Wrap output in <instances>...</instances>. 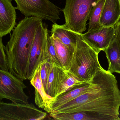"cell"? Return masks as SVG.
Returning <instances> with one entry per match:
<instances>
[{
	"label": "cell",
	"mask_w": 120,
	"mask_h": 120,
	"mask_svg": "<svg viewBox=\"0 0 120 120\" xmlns=\"http://www.w3.org/2000/svg\"><path fill=\"white\" fill-rule=\"evenodd\" d=\"M16 9L25 17H34L53 23L60 19L61 9L49 0H14Z\"/></svg>",
	"instance_id": "cell-5"
},
{
	"label": "cell",
	"mask_w": 120,
	"mask_h": 120,
	"mask_svg": "<svg viewBox=\"0 0 120 120\" xmlns=\"http://www.w3.org/2000/svg\"><path fill=\"white\" fill-rule=\"evenodd\" d=\"M42 20L36 17H25L13 30L5 46L8 71L23 80H27L30 52L37 30Z\"/></svg>",
	"instance_id": "cell-2"
},
{
	"label": "cell",
	"mask_w": 120,
	"mask_h": 120,
	"mask_svg": "<svg viewBox=\"0 0 120 120\" xmlns=\"http://www.w3.org/2000/svg\"><path fill=\"white\" fill-rule=\"evenodd\" d=\"M23 81L8 70L0 68V101L7 99L14 103L29 104V97L24 91L27 87Z\"/></svg>",
	"instance_id": "cell-6"
},
{
	"label": "cell",
	"mask_w": 120,
	"mask_h": 120,
	"mask_svg": "<svg viewBox=\"0 0 120 120\" xmlns=\"http://www.w3.org/2000/svg\"><path fill=\"white\" fill-rule=\"evenodd\" d=\"M51 37L62 68L65 71H68L71 65L73 53L58 38L51 35Z\"/></svg>",
	"instance_id": "cell-16"
},
{
	"label": "cell",
	"mask_w": 120,
	"mask_h": 120,
	"mask_svg": "<svg viewBox=\"0 0 120 120\" xmlns=\"http://www.w3.org/2000/svg\"><path fill=\"white\" fill-rule=\"evenodd\" d=\"M86 82H87L82 81L68 71H66L65 76L60 85L57 97L76 86Z\"/></svg>",
	"instance_id": "cell-20"
},
{
	"label": "cell",
	"mask_w": 120,
	"mask_h": 120,
	"mask_svg": "<svg viewBox=\"0 0 120 120\" xmlns=\"http://www.w3.org/2000/svg\"><path fill=\"white\" fill-rule=\"evenodd\" d=\"M47 116L46 112L39 110L33 104L0 101V120H41Z\"/></svg>",
	"instance_id": "cell-7"
},
{
	"label": "cell",
	"mask_w": 120,
	"mask_h": 120,
	"mask_svg": "<svg viewBox=\"0 0 120 120\" xmlns=\"http://www.w3.org/2000/svg\"><path fill=\"white\" fill-rule=\"evenodd\" d=\"M98 86L60 106L52 112L88 111L99 120H119L120 91L115 76L103 68L97 73Z\"/></svg>",
	"instance_id": "cell-1"
},
{
	"label": "cell",
	"mask_w": 120,
	"mask_h": 120,
	"mask_svg": "<svg viewBox=\"0 0 120 120\" xmlns=\"http://www.w3.org/2000/svg\"><path fill=\"white\" fill-rule=\"evenodd\" d=\"M3 37L0 35V68L5 70H8L5 51V46L3 43Z\"/></svg>",
	"instance_id": "cell-23"
},
{
	"label": "cell",
	"mask_w": 120,
	"mask_h": 120,
	"mask_svg": "<svg viewBox=\"0 0 120 120\" xmlns=\"http://www.w3.org/2000/svg\"><path fill=\"white\" fill-rule=\"evenodd\" d=\"M51 35L56 37L66 45L73 53L76 44V33L70 30L65 24L52 25Z\"/></svg>",
	"instance_id": "cell-14"
},
{
	"label": "cell",
	"mask_w": 120,
	"mask_h": 120,
	"mask_svg": "<svg viewBox=\"0 0 120 120\" xmlns=\"http://www.w3.org/2000/svg\"><path fill=\"white\" fill-rule=\"evenodd\" d=\"M12 0H0V35L10 34L16 25V8Z\"/></svg>",
	"instance_id": "cell-11"
},
{
	"label": "cell",
	"mask_w": 120,
	"mask_h": 120,
	"mask_svg": "<svg viewBox=\"0 0 120 120\" xmlns=\"http://www.w3.org/2000/svg\"><path fill=\"white\" fill-rule=\"evenodd\" d=\"M66 75V71L53 63L48 79L45 92L53 98L57 97L60 85Z\"/></svg>",
	"instance_id": "cell-15"
},
{
	"label": "cell",
	"mask_w": 120,
	"mask_h": 120,
	"mask_svg": "<svg viewBox=\"0 0 120 120\" xmlns=\"http://www.w3.org/2000/svg\"><path fill=\"white\" fill-rule=\"evenodd\" d=\"M104 51L108 62V71L112 73H116L120 74V52L115 37Z\"/></svg>",
	"instance_id": "cell-17"
},
{
	"label": "cell",
	"mask_w": 120,
	"mask_h": 120,
	"mask_svg": "<svg viewBox=\"0 0 120 120\" xmlns=\"http://www.w3.org/2000/svg\"><path fill=\"white\" fill-rule=\"evenodd\" d=\"M97 86L98 79L96 73L91 82H86L76 86L69 91L57 97L51 105V112L82 94L94 90Z\"/></svg>",
	"instance_id": "cell-10"
},
{
	"label": "cell",
	"mask_w": 120,
	"mask_h": 120,
	"mask_svg": "<svg viewBox=\"0 0 120 120\" xmlns=\"http://www.w3.org/2000/svg\"><path fill=\"white\" fill-rule=\"evenodd\" d=\"M104 2L105 0H98L92 8L89 17V22L87 31L96 30L101 27L100 20Z\"/></svg>",
	"instance_id": "cell-19"
},
{
	"label": "cell",
	"mask_w": 120,
	"mask_h": 120,
	"mask_svg": "<svg viewBox=\"0 0 120 120\" xmlns=\"http://www.w3.org/2000/svg\"><path fill=\"white\" fill-rule=\"evenodd\" d=\"M98 0H66L62 11L66 26L76 33L82 34L85 31L91 11Z\"/></svg>",
	"instance_id": "cell-4"
},
{
	"label": "cell",
	"mask_w": 120,
	"mask_h": 120,
	"mask_svg": "<svg viewBox=\"0 0 120 120\" xmlns=\"http://www.w3.org/2000/svg\"><path fill=\"white\" fill-rule=\"evenodd\" d=\"M120 20V0H105L100 20L101 26L115 27Z\"/></svg>",
	"instance_id": "cell-13"
},
{
	"label": "cell",
	"mask_w": 120,
	"mask_h": 120,
	"mask_svg": "<svg viewBox=\"0 0 120 120\" xmlns=\"http://www.w3.org/2000/svg\"><path fill=\"white\" fill-rule=\"evenodd\" d=\"M30 82L35 89L34 101L36 105L47 112H51L50 105L55 99L47 95L45 91L40 76L39 65Z\"/></svg>",
	"instance_id": "cell-12"
},
{
	"label": "cell",
	"mask_w": 120,
	"mask_h": 120,
	"mask_svg": "<svg viewBox=\"0 0 120 120\" xmlns=\"http://www.w3.org/2000/svg\"><path fill=\"white\" fill-rule=\"evenodd\" d=\"M50 116L57 120H99L94 113L88 111L72 112L50 113Z\"/></svg>",
	"instance_id": "cell-18"
},
{
	"label": "cell",
	"mask_w": 120,
	"mask_h": 120,
	"mask_svg": "<svg viewBox=\"0 0 120 120\" xmlns=\"http://www.w3.org/2000/svg\"><path fill=\"white\" fill-rule=\"evenodd\" d=\"M115 39L120 52V20L116 26Z\"/></svg>",
	"instance_id": "cell-24"
},
{
	"label": "cell",
	"mask_w": 120,
	"mask_h": 120,
	"mask_svg": "<svg viewBox=\"0 0 120 120\" xmlns=\"http://www.w3.org/2000/svg\"><path fill=\"white\" fill-rule=\"evenodd\" d=\"M75 33L76 46L68 71L82 81L90 82L97 73L103 68L99 61V53L84 40L79 34Z\"/></svg>",
	"instance_id": "cell-3"
},
{
	"label": "cell",
	"mask_w": 120,
	"mask_h": 120,
	"mask_svg": "<svg viewBox=\"0 0 120 120\" xmlns=\"http://www.w3.org/2000/svg\"><path fill=\"white\" fill-rule=\"evenodd\" d=\"M116 26L101 27L99 29L85 33L80 36L95 50L99 53L104 51L115 37Z\"/></svg>",
	"instance_id": "cell-9"
},
{
	"label": "cell",
	"mask_w": 120,
	"mask_h": 120,
	"mask_svg": "<svg viewBox=\"0 0 120 120\" xmlns=\"http://www.w3.org/2000/svg\"><path fill=\"white\" fill-rule=\"evenodd\" d=\"M48 26L41 22L39 25L34 37L30 52L27 73V80H30L44 60L47 36Z\"/></svg>",
	"instance_id": "cell-8"
},
{
	"label": "cell",
	"mask_w": 120,
	"mask_h": 120,
	"mask_svg": "<svg viewBox=\"0 0 120 120\" xmlns=\"http://www.w3.org/2000/svg\"><path fill=\"white\" fill-rule=\"evenodd\" d=\"M46 58H50L56 65L62 68L51 37L50 31L48 30L47 31L46 46L44 60Z\"/></svg>",
	"instance_id": "cell-21"
},
{
	"label": "cell",
	"mask_w": 120,
	"mask_h": 120,
	"mask_svg": "<svg viewBox=\"0 0 120 120\" xmlns=\"http://www.w3.org/2000/svg\"><path fill=\"white\" fill-rule=\"evenodd\" d=\"M53 62L50 58H46L43 60L39 64L40 76L45 91L48 79L50 72L52 67Z\"/></svg>",
	"instance_id": "cell-22"
},
{
	"label": "cell",
	"mask_w": 120,
	"mask_h": 120,
	"mask_svg": "<svg viewBox=\"0 0 120 120\" xmlns=\"http://www.w3.org/2000/svg\"></svg>",
	"instance_id": "cell-25"
}]
</instances>
